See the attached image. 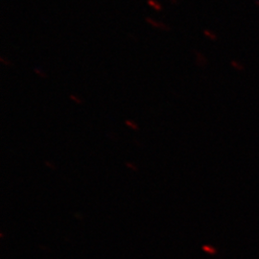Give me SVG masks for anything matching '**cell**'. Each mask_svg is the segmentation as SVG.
<instances>
[{
    "label": "cell",
    "instance_id": "obj_1",
    "mask_svg": "<svg viewBox=\"0 0 259 259\" xmlns=\"http://www.w3.org/2000/svg\"><path fill=\"white\" fill-rule=\"evenodd\" d=\"M145 21L148 23L149 25H151L153 28L159 29V30H161V31H170L171 30V27L169 25H167L166 23H164L162 21H159V20H156V19H155L153 18L146 17L145 18Z\"/></svg>",
    "mask_w": 259,
    "mask_h": 259
},
{
    "label": "cell",
    "instance_id": "obj_2",
    "mask_svg": "<svg viewBox=\"0 0 259 259\" xmlns=\"http://www.w3.org/2000/svg\"><path fill=\"white\" fill-rule=\"evenodd\" d=\"M147 4H148V6L153 8L155 12H162V10H163L162 5L158 1V0H147Z\"/></svg>",
    "mask_w": 259,
    "mask_h": 259
},
{
    "label": "cell",
    "instance_id": "obj_3",
    "mask_svg": "<svg viewBox=\"0 0 259 259\" xmlns=\"http://www.w3.org/2000/svg\"><path fill=\"white\" fill-rule=\"evenodd\" d=\"M203 35H205L207 38H209L210 41H217V35L209 29L203 30Z\"/></svg>",
    "mask_w": 259,
    "mask_h": 259
},
{
    "label": "cell",
    "instance_id": "obj_4",
    "mask_svg": "<svg viewBox=\"0 0 259 259\" xmlns=\"http://www.w3.org/2000/svg\"><path fill=\"white\" fill-rule=\"evenodd\" d=\"M202 249H203V250H205V252H207V253H215L214 249L210 248L209 246H205V247H202Z\"/></svg>",
    "mask_w": 259,
    "mask_h": 259
},
{
    "label": "cell",
    "instance_id": "obj_5",
    "mask_svg": "<svg viewBox=\"0 0 259 259\" xmlns=\"http://www.w3.org/2000/svg\"><path fill=\"white\" fill-rule=\"evenodd\" d=\"M126 124H127V125H129V126H130V127H131V129H133V130H137V129H138V128H137V127L135 126V125L132 123V122L127 121V122H126Z\"/></svg>",
    "mask_w": 259,
    "mask_h": 259
},
{
    "label": "cell",
    "instance_id": "obj_6",
    "mask_svg": "<svg viewBox=\"0 0 259 259\" xmlns=\"http://www.w3.org/2000/svg\"><path fill=\"white\" fill-rule=\"evenodd\" d=\"M169 1H170L173 5H177V4H179V0H169Z\"/></svg>",
    "mask_w": 259,
    "mask_h": 259
},
{
    "label": "cell",
    "instance_id": "obj_7",
    "mask_svg": "<svg viewBox=\"0 0 259 259\" xmlns=\"http://www.w3.org/2000/svg\"><path fill=\"white\" fill-rule=\"evenodd\" d=\"M254 3H255V5H256V6H257V7L259 8V0H255V1H254Z\"/></svg>",
    "mask_w": 259,
    "mask_h": 259
}]
</instances>
